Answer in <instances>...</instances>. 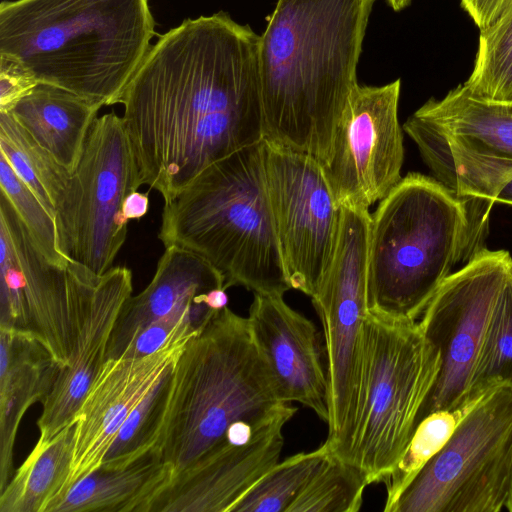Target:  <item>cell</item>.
Instances as JSON below:
<instances>
[{"label": "cell", "instance_id": "9a60e30c", "mask_svg": "<svg viewBox=\"0 0 512 512\" xmlns=\"http://www.w3.org/2000/svg\"><path fill=\"white\" fill-rule=\"evenodd\" d=\"M132 291V272L127 267H112L102 275L83 267L77 337L67 365L42 402L37 442L51 440L74 422L84 396L106 361L112 332Z\"/></svg>", "mask_w": 512, "mask_h": 512}, {"label": "cell", "instance_id": "8fae6325", "mask_svg": "<svg viewBox=\"0 0 512 512\" xmlns=\"http://www.w3.org/2000/svg\"><path fill=\"white\" fill-rule=\"evenodd\" d=\"M83 265L51 262L0 196V327L35 337L64 368L78 331Z\"/></svg>", "mask_w": 512, "mask_h": 512}, {"label": "cell", "instance_id": "44dd1931", "mask_svg": "<svg viewBox=\"0 0 512 512\" xmlns=\"http://www.w3.org/2000/svg\"><path fill=\"white\" fill-rule=\"evenodd\" d=\"M172 474L153 447L124 468L100 466L75 482L50 512H148Z\"/></svg>", "mask_w": 512, "mask_h": 512}, {"label": "cell", "instance_id": "f546056e", "mask_svg": "<svg viewBox=\"0 0 512 512\" xmlns=\"http://www.w3.org/2000/svg\"><path fill=\"white\" fill-rule=\"evenodd\" d=\"M512 385V273L498 297L476 361L472 397Z\"/></svg>", "mask_w": 512, "mask_h": 512}, {"label": "cell", "instance_id": "7a4b0ae2", "mask_svg": "<svg viewBox=\"0 0 512 512\" xmlns=\"http://www.w3.org/2000/svg\"><path fill=\"white\" fill-rule=\"evenodd\" d=\"M374 0H278L259 36L264 140L323 163L357 83Z\"/></svg>", "mask_w": 512, "mask_h": 512}, {"label": "cell", "instance_id": "d6986e66", "mask_svg": "<svg viewBox=\"0 0 512 512\" xmlns=\"http://www.w3.org/2000/svg\"><path fill=\"white\" fill-rule=\"evenodd\" d=\"M62 367L35 337L0 327V492L14 474V444L20 422L52 391Z\"/></svg>", "mask_w": 512, "mask_h": 512}, {"label": "cell", "instance_id": "3957f363", "mask_svg": "<svg viewBox=\"0 0 512 512\" xmlns=\"http://www.w3.org/2000/svg\"><path fill=\"white\" fill-rule=\"evenodd\" d=\"M155 35L148 0H9L0 5V54L39 83L101 108L119 103Z\"/></svg>", "mask_w": 512, "mask_h": 512}, {"label": "cell", "instance_id": "836d02e7", "mask_svg": "<svg viewBox=\"0 0 512 512\" xmlns=\"http://www.w3.org/2000/svg\"><path fill=\"white\" fill-rule=\"evenodd\" d=\"M38 84L21 62L0 54V113H9Z\"/></svg>", "mask_w": 512, "mask_h": 512}, {"label": "cell", "instance_id": "ffe728a7", "mask_svg": "<svg viewBox=\"0 0 512 512\" xmlns=\"http://www.w3.org/2000/svg\"><path fill=\"white\" fill-rule=\"evenodd\" d=\"M216 288H224V278L210 263L181 247H166L150 283L124 304L106 360L119 358L133 336L151 322Z\"/></svg>", "mask_w": 512, "mask_h": 512}, {"label": "cell", "instance_id": "d4e9b609", "mask_svg": "<svg viewBox=\"0 0 512 512\" xmlns=\"http://www.w3.org/2000/svg\"><path fill=\"white\" fill-rule=\"evenodd\" d=\"M0 154L55 218L71 175L10 113H0Z\"/></svg>", "mask_w": 512, "mask_h": 512}, {"label": "cell", "instance_id": "1f68e13d", "mask_svg": "<svg viewBox=\"0 0 512 512\" xmlns=\"http://www.w3.org/2000/svg\"><path fill=\"white\" fill-rule=\"evenodd\" d=\"M1 193L10 201L31 237L54 264L66 267L69 260L58 248L55 218L0 154Z\"/></svg>", "mask_w": 512, "mask_h": 512}, {"label": "cell", "instance_id": "6da1fadb", "mask_svg": "<svg viewBox=\"0 0 512 512\" xmlns=\"http://www.w3.org/2000/svg\"><path fill=\"white\" fill-rule=\"evenodd\" d=\"M259 36L220 11L161 35L119 103L140 185L171 201L212 163L264 140Z\"/></svg>", "mask_w": 512, "mask_h": 512}, {"label": "cell", "instance_id": "ba28073f", "mask_svg": "<svg viewBox=\"0 0 512 512\" xmlns=\"http://www.w3.org/2000/svg\"><path fill=\"white\" fill-rule=\"evenodd\" d=\"M512 474V385L489 391L421 469L391 512L506 511Z\"/></svg>", "mask_w": 512, "mask_h": 512}, {"label": "cell", "instance_id": "7c38bea8", "mask_svg": "<svg viewBox=\"0 0 512 512\" xmlns=\"http://www.w3.org/2000/svg\"><path fill=\"white\" fill-rule=\"evenodd\" d=\"M511 273L512 257L507 251L481 248L463 268L446 278L426 306L418 322L440 351L442 365L421 420L474 398L471 390L476 361Z\"/></svg>", "mask_w": 512, "mask_h": 512}, {"label": "cell", "instance_id": "74e56055", "mask_svg": "<svg viewBox=\"0 0 512 512\" xmlns=\"http://www.w3.org/2000/svg\"><path fill=\"white\" fill-rule=\"evenodd\" d=\"M495 202L512 205V178L503 185L496 196Z\"/></svg>", "mask_w": 512, "mask_h": 512}, {"label": "cell", "instance_id": "9c48e42d", "mask_svg": "<svg viewBox=\"0 0 512 512\" xmlns=\"http://www.w3.org/2000/svg\"><path fill=\"white\" fill-rule=\"evenodd\" d=\"M140 186L122 117H96L56 211L61 254L97 275L110 270L127 238L124 200Z\"/></svg>", "mask_w": 512, "mask_h": 512}, {"label": "cell", "instance_id": "5b68a950", "mask_svg": "<svg viewBox=\"0 0 512 512\" xmlns=\"http://www.w3.org/2000/svg\"><path fill=\"white\" fill-rule=\"evenodd\" d=\"M263 141L206 167L164 203L158 238L210 263L224 288L284 295L286 279L265 185Z\"/></svg>", "mask_w": 512, "mask_h": 512}, {"label": "cell", "instance_id": "83f0119b", "mask_svg": "<svg viewBox=\"0 0 512 512\" xmlns=\"http://www.w3.org/2000/svg\"><path fill=\"white\" fill-rule=\"evenodd\" d=\"M464 85L475 96L512 102V6L480 30L474 67Z\"/></svg>", "mask_w": 512, "mask_h": 512}, {"label": "cell", "instance_id": "4316f807", "mask_svg": "<svg viewBox=\"0 0 512 512\" xmlns=\"http://www.w3.org/2000/svg\"><path fill=\"white\" fill-rule=\"evenodd\" d=\"M368 485L358 467L328 452L287 512H357Z\"/></svg>", "mask_w": 512, "mask_h": 512}, {"label": "cell", "instance_id": "d6a6232c", "mask_svg": "<svg viewBox=\"0 0 512 512\" xmlns=\"http://www.w3.org/2000/svg\"><path fill=\"white\" fill-rule=\"evenodd\" d=\"M403 130L417 144L434 179L458 198L456 161L443 129L432 119L416 111L404 123Z\"/></svg>", "mask_w": 512, "mask_h": 512}, {"label": "cell", "instance_id": "277c9868", "mask_svg": "<svg viewBox=\"0 0 512 512\" xmlns=\"http://www.w3.org/2000/svg\"><path fill=\"white\" fill-rule=\"evenodd\" d=\"M296 412L281 398L248 318L227 306L186 343L169 371L155 447L173 478L227 442L225 433L234 421L260 429Z\"/></svg>", "mask_w": 512, "mask_h": 512}, {"label": "cell", "instance_id": "30bf717a", "mask_svg": "<svg viewBox=\"0 0 512 512\" xmlns=\"http://www.w3.org/2000/svg\"><path fill=\"white\" fill-rule=\"evenodd\" d=\"M369 209L340 208L330 266L311 298L325 339L329 420L324 444L344 459L357 405L359 341L367 313Z\"/></svg>", "mask_w": 512, "mask_h": 512}, {"label": "cell", "instance_id": "ab89813d", "mask_svg": "<svg viewBox=\"0 0 512 512\" xmlns=\"http://www.w3.org/2000/svg\"><path fill=\"white\" fill-rule=\"evenodd\" d=\"M506 511L512 512V474H511L510 489H509L508 501H507V505H506Z\"/></svg>", "mask_w": 512, "mask_h": 512}, {"label": "cell", "instance_id": "4fadbf2b", "mask_svg": "<svg viewBox=\"0 0 512 512\" xmlns=\"http://www.w3.org/2000/svg\"><path fill=\"white\" fill-rule=\"evenodd\" d=\"M262 151L286 279L291 289L312 298L334 255L340 208L317 159L266 140Z\"/></svg>", "mask_w": 512, "mask_h": 512}, {"label": "cell", "instance_id": "f1b7e54d", "mask_svg": "<svg viewBox=\"0 0 512 512\" xmlns=\"http://www.w3.org/2000/svg\"><path fill=\"white\" fill-rule=\"evenodd\" d=\"M328 452L323 443L316 450L300 452L278 462L231 512H287Z\"/></svg>", "mask_w": 512, "mask_h": 512}, {"label": "cell", "instance_id": "484cf974", "mask_svg": "<svg viewBox=\"0 0 512 512\" xmlns=\"http://www.w3.org/2000/svg\"><path fill=\"white\" fill-rule=\"evenodd\" d=\"M492 389L457 408L432 412L420 421L404 454L382 482L386 490L385 512H391L421 469L445 446L459 424Z\"/></svg>", "mask_w": 512, "mask_h": 512}, {"label": "cell", "instance_id": "2e32d148", "mask_svg": "<svg viewBox=\"0 0 512 512\" xmlns=\"http://www.w3.org/2000/svg\"><path fill=\"white\" fill-rule=\"evenodd\" d=\"M192 337L176 339L147 356L105 361L74 419L73 462L65 494L101 466L125 420L157 387Z\"/></svg>", "mask_w": 512, "mask_h": 512}, {"label": "cell", "instance_id": "8992f818", "mask_svg": "<svg viewBox=\"0 0 512 512\" xmlns=\"http://www.w3.org/2000/svg\"><path fill=\"white\" fill-rule=\"evenodd\" d=\"M469 253L464 203L434 178L409 173L373 214L367 252V311L418 321Z\"/></svg>", "mask_w": 512, "mask_h": 512}, {"label": "cell", "instance_id": "ac0fdd59", "mask_svg": "<svg viewBox=\"0 0 512 512\" xmlns=\"http://www.w3.org/2000/svg\"><path fill=\"white\" fill-rule=\"evenodd\" d=\"M248 320L284 402H298L328 422V379L314 323L280 294L254 293Z\"/></svg>", "mask_w": 512, "mask_h": 512}, {"label": "cell", "instance_id": "8d00e7d4", "mask_svg": "<svg viewBox=\"0 0 512 512\" xmlns=\"http://www.w3.org/2000/svg\"><path fill=\"white\" fill-rule=\"evenodd\" d=\"M148 207V193L134 191L125 198L122 209L125 218L130 221L142 218L147 213Z\"/></svg>", "mask_w": 512, "mask_h": 512}, {"label": "cell", "instance_id": "e0dca14e", "mask_svg": "<svg viewBox=\"0 0 512 512\" xmlns=\"http://www.w3.org/2000/svg\"><path fill=\"white\" fill-rule=\"evenodd\" d=\"M285 414L259 429L246 445L228 442L174 476L148 512H231L236 503L278 462Z\"/></svg>", "mask_w": 512, "mask_h": 512}, {"label": "cell", "instance_id": "603a6c76", "mask_svg": "<svg viewBox=\"0 0 512 512\" xmlns=\"http://www.w3.org/2000/svg\"><path fill=\"white\" fill-rule=\"evenodd\" d=\"M417 111L464 149L512 160V102L475 96L461 84L441 100L429 99Z\"/></svg>", "mask_w": 512, "mask_h": 512}, {"label": "cell", "instance_id": "d590c367", "mask_svg": "<svg viewBox=\"0 0 512 512\" xmlns=\"http://www.w3.org/2000/svg\"><path fill=\"white\" fill-rule=\"evenodd\" d=\"M258 430L259 429H256L248 421L237 420L231 423L227 428L225 433V439L228 443L232 445H246L253 439Z\"/></svg>", "mask_w": 512, "mask_h": 512}, {"label": "cell", "instance_id": "5bb4252c", "mask_svg": "<svg viewBox=\"0 0 512 512\" xmlns=\"http://www.w3.org/2000/svg\"><path fill=\"white\" fill-rule=\"evenodd\" d=\"M401 82L357 84L320 163L338 208L369 209L402 179L403 134L398 120Z\"/></svg>", "mask_w": 512, "mask_h": 512}, {"label": "cell", "instance_id": "e575fe53", "mask_svg": "<svg viewBox=\"0 0 512 512\" xmlns=\"http://www.w3.org/2000/svg\"><path fill=\"white\" fill-rule=\"evenodd\" d=\"M479 30L494 23L511 6L512 0H460Z\"/></svg>", "mask_w": 512, "mask_h": 512}, {"label": "cell", "instance_id": "cb8c5ba5", "mask_svg": "<svg viewBox=\"0 0 512 512\" xmlns=\"http://www.w3.org/2000/svg\"><path fill=\"white\" fill-rule=\"evenodd\" d=\"M75 421L37 442L0 492V512H50L64 496L74 453Z\"/></svg>", "mask_w": 512, "mask_h": 512}, {"label": "cell", "instance_id": "52a82bcc", "mask_svg": "<svg viewBox=\"0 0 512 512\" xmlns=\"http://www.w3.org/2000/svg\"><path fill=\"white\" fill-rule=\"evenodd\" d=\"M357 405L344 461L382 483L404 454L437 382L441 353L419 322L367 311Z\"/></svg>", "mask_w": 512, "mask_h": 512}, {"label": "cell", "instance_id": "4dcf8cb0", "mask_svg": "<svg viewBox=\"0 0 512 512\" xmlns=\"http://www.w3.org/2000/svg\"><path fill=\"white\" fill-rule=\"evenodd\" d=\"M169 371L125 420L101 467L124 468L155 447L166 405Z\"/></svg>", "mask_w": 512, "mask_h": 512}, {"label": "cell", "instance_id": "7402d4cb", "mask_svg": "<svg viewBox=\"0 0 512 512\" xmlns=\"http://www.w3.org/2000/svg\"><path fill=\"white\" fill-rule=\"evenodd\" d=\"M99 110L68 90L39 83L9 113L59 164L73 173Z\"/></svg>", "mask_w": 512, "mask_h": 512}, {"label": "cell", "instance_id": "f35d334b", "mask_svg": "<svg viewBox=\"0 0 512 512\" xmlns=\"http://www.w3.org/2000/svg\"><path fill=\"white\" fill-rule=\"evenodd\" d=\"M386 1L394 11H400V10L406 8L411 2V0H386Z\"/></svg>", "mask_w": 512, "mask_h": 512}]
</instances>
